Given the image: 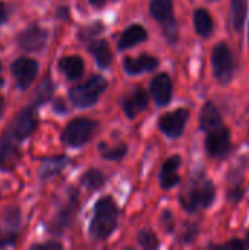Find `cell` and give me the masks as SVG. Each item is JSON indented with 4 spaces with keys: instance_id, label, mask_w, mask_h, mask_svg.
<instances>
[{
    "instance_id": "19",
    "label": "cell",
    "mask_w": 249,
    "mask_h": 250,
    "mask_svg": "<svg viewBox=\"0 0 249 250\" xmlns=\"http://www.w3.org/2000/svg\"><path fill=\"white\" fill-rule=\"evenodd\" d=\"M194 23H195V29L197 32L207 38L213 34V29H214V22L210 16V13L205 10V9H198L195 10L194 13Z\"/></svg>"
},
{
    "instance_id": "35",
    "label": "cell",
    "mask_w": 249,
    "mask_h": 250,
    "mask_svg": "<svg viewBox=\"0 0 249 250\" xmlns=\"http://www.w3.org/2000/svg\"><path fill=\"white\" fill-rule=\"evenodd\" d=\"M37 248H41V249H47V248H51V249H62V245H59V243H54V242H51V243H44V245H38Z\"/></svg>"
},
{
    "instance_id": "15",
    "label": "cell",
    "mask_w": 249,
    "mask_h": 250,
    "mask_svg": "<svg viewBox=\"0 0 249 250\" xmlns=\"http://www.w3.org/2000/svg\"><path fill=\"white\" fill-rule=\"evenodd\" d=\"M147 37H148L147 29L142 25H131L120 35L119 42H117V47H119V50L123 51L126 48H131V47H134V45L145 41Z\"/></svg>"
},
{
    "instance_id": "40",
    "label": "cell",
    "mask_w": 249,
    "mask_h": 250,
    "mask_svg": "<svg viewBox=\"0 0 249 250\" xmlns=\"http://www.w3.org/2000/svg\"><path fill=\"white\" fill-rule=\"evenodd\" d=\"M245 248H248V249H249V233L247 234V240H245Z\"/></svg>"
},
{
    "instance_id": "3",
    "label": "cell",
    "mask_w": 249,
    "mask_h": 250,
    "mask_svg": "<svg viewBox=\"0 0 249 250\" xmlns=\"http://www.w3.org/2000/svg\"><path fill=\"white\" fill-rule=\"evenodd\" d=\"M106 88L107 81L103 76L95 75L90 78L85 83L73 86L69 91V98L78 107H91L98 101V97L106 91Z\"/></svg>"
},
{
    "instance_id": "20",
    "label": "cell",
    "mask_w": 249,
    "mask_h": 250,
    "mask_svg": "<svg viewBox=\"0 0 249 250\" xmlns=\"http://www.w3.org/2000/svg\"><path fill=\"white\" fill-rule=\"evenodd\" d=\"M68 164V160L65 157H54V158H45L41 164V168H40V176L43 179H48V177H53L56 174H59L65 166Z\"/></svg>"
},
{
    "instance_id": "2",
    "label": "cell",
    "mask_w": 249,
    "mask_h": 250,
    "mask_svg": "<svg viewBox=\"0 0 249 250\" xmlns=\"http://www.w3.org/2000/svg\"><path fill=\"white\" fill-rule=\"evenodd\" d=\"M214 198L216 186L210 180H197L181 195V202L188 212H197L210 207Z\"/></svg>"
},
{
    "instance_id": "33",
    "label": "cell",
    "mask_w": 249,
    "mask_h": 250,
    "mask_svg": "<svg viewBox=\"0 0 249 250\" xmlns=\"http://www.w3.org/2000/svg\"><path fill=\"white\" fill-rule=\"evenodd\" d=\"M223 248H229V249H244V248H245V243H242V242H239V240L233 239L232 242L226 243Z\"/></svg>"
},
{
    "instance_id": "34",
    "label": "cell",
    "mask_w": 249,
    "mask_h": 250,
    "mask_svg": "<svg viewBox=\"0 0 249 250\" xmlns=\"http://www.w3.org/2000/svg\"><path fill=\"white\" fill-rule=\"evenodd\" d=\"M7 19V10H6V6L3 1H0V23L6 22Z\"/></svg>"
},
{
    "instance_id": "32",
    "label": "cell",
    "mask_w": 249,
    "mask_h": 250,
    "mask_svg": "<svg viewBox=\"0 0 249 250\" xmlns=\"http://www.w3.org/2000/svg\"><path fill=\"white\" fill-rule=\"evenodd\" d=\"M15 240H16L15 234H9V236H4V237H0V248H4L7 245H13Z\"/></svg>"
},
{
    "instance_id": "14",
    "label": "cell",
    "mask_w": 249,
    "mask_h": 250,
    "mask_svg": "<svg viewBox=\"0 0 249 250\" xmlns=\"http://www.w3.org/2000/svg\"><path fill=\"white\" fill-rule=\"evenodd\" d=\"M158 66V60L153 56L142 54L138 59L126 57L123 60V67L128 75H138L141 72H151Z\"/></svg>"
},
{
    "instance_id": "31",
    "label": "cell",
    "mask_w": 249,
    "mask_h": 250,
    "mask_svg": "<svg viewBox=\"0 0 249 250\" xmlns=\"http://www.w3.org/2000/svg\"><path fill=\"white\" fill-rule=\"evenodd\" d=\"M6 220H9V223H10V226H18L19 224V211L18 209H9L7 212H6Z\"/></svg>"
},
{
    "instance_id": "17",
    "label": "cell",
    "mask_w": 249,
    "mask_h": 250,
    "mask_svg": "<svg viewBox=\"0 0 249 250\" xmlns=\"http://www.w3.org/2000/svg\"><path fill=\"white\" fill-rule=\"evenodd\" d=\"M59 69L66 75L68 79L73 81V79H78V78L82 76V73H84V62L78 56H68V57H63L59 62Z\"/></svg>"
},
{
    "instance_id": "36",
    "label": "cell",
    "mask_w": 249,
    "mask_h": 250,
    "mask_svg": "<svg viewBox=\"0 0 249 250\" xmlns=\"http://www.w3.org/2000/svg\"><path fill=\"white\" fill-rule=\"evenodd\" d=\"M54 110H56V111H62V113L66 110V107H65V104H63V101H62V100H57V101H56V104H54Z\"/></svg>"
},
{
    "instance_id": "1",
    "label": "cell",
    "mask_w": 249,
    "mask_h": 250,
    "mask_svg": "<svg viewBox=\"0 0 249 250\" xmlns=\"http://www.w3.org/2000/svg\"><path fill=\"white\" fill-rule=\"evenodd\" d=\"M117 207L109 196L97 201L94 208V217L90 226V236L94 240L107 239L117 226Z\"/></svg>"
},
{
    "instance_id": "4",
    "label": "cell",
    "mask_w": 249,
    "mask_h": 250,
    "mask_svg": "<svg viewBox=\"0 0 249 250\" xmlns=\"http://www.w3.org/2000/svg\"><path fill=\"white\" fill-rule=\"evenodd\" d=\"M211 64H213L214 76L219 82L227 83L232 81L233 73H235V59L227 44L220 42L213 48Z\"/></svg>"
},
{
    "instance_id": "8",
    "label": "cell",
    "mask_w": 249,
    "mask_h": 250,
    "mask_svg": "<svg viewBox=\"0 0 249 250\" xmlns=\"http://www.w3.org/2000/svg\"><path fill=\"white\" fill-rule=\"evenodd\" d=\"M189 119V111L186 108H178L175 111L166 113L158 120L160 130L169 138H179Z\"/></svg>"
},
{
    "instance_id": "7",
    "label": "cell",
    "mask_w": 249,
    "mask_h": 250,
    "mask_svg": "<svg viewBox=\"0 0 249 250\" xmlns=\"http://www.w3.org/2000/svg\"><path fill=\"white\" fill-rule=\"evenodd\" d=\"M37 125V114L35 110L32 107H26L25 110H22L10 123L9 126V136L16 139V141H22L25 138H28Z\"/></svg>"
},
{
    "instance_id": "6",
    "label": "cell",
    "mask_w": 249,
    "mask_h": 250,
    "mask_svg": "<svg viewBox=\"0 0 249 250\" xmlns=\"http://www.w3.org/2000/svg\"><path fill=\"white\" fill-rule=\"evenodd\" d=\"M205 148H207V152L210 157H214V158L226 157L232 148L229 129L225 126H220L214 130L207 132Z\"/></svg>"
},
{
    "instance_id": "26",
    "label": "cell",
    "mask_w": 249,
    "mask_h": 250,
    "mask_svg": "<svg viewBox=\"0 0 249 250\" xmlns=\"http://www.w3.org/2000/svg\"><path fill=\"white\" fill-rule=\"evenodd\" d=\"M138 243L142 249L147 250H154L158 248V240L156 237L154 233H151L150 230H144L139 233L138 236Z\"/></svg>"
},
{
    "instance_id": "39",
    "label": "cell",
    "mask_w": 249,
    "mask_h": 250,
    "mask_svg": "<svg viewBox=\"0 0 249 250\" xmlns=\"http://www.w3.org/2000/svg\"><path fill=\"white\" fill-rule=\"evenodd\" d=\"M3 76H1V63H0V88H1V85H3Z\"/></svg>"
},
{
    "instance_id": "16",
    "label": "cell",
    "mask_w": 249,
    "mask_h": 250,
    "mask_svg": "<svg viewBox=\"0 0 249 250\" xmlns=\"http://www.w3.org/2000/svg\"><path fill=\"white\" fill-rule=\"evenodd\" d=\"M220 126H223L220 111L217 110V107L213 103H207L203 107L201 116H200V127H201V130H204L207 133V132L214 130V129H217Z\"/></svg>"
},
{
    "instance_id": "9",
    "label": "cell",
    "mask_w": 249,
    "mask_h": 250,
    "mask_svg": "<svg viewBox=\"0 0 249 250\" xmlns=\"http://www.w3.org/2000/svg\"><path fill=\"white\" fill-rule=\"evenodd\" d=\"M47 31L38 25H29L18 35V44L25 51H40L47 44Z\"/></svg>"
},
{
    "instance_id": "30",
    "label": "cell",
    "mask_w": 249,
    "mask_h": 250,
    "mask_svg": "<svg viewBox=\"0 0 249 250\" xmlns=\"http://www.w3.org/2000/svg\"><path fill=\"white\" fill-rule=\"evenodd\" d=\"M161 224H163V229L166 231H172L173 227H175V221H173V215L170 211H164L163 212V217H161Z\"/></svg>"
},
{
    "instance_id": "21",
    "label": "cell",
    "mask_w": 249,
    "mask_h": 250,
    "mask_svg": "<svg viewBox=\"0 0 249 250\" xmlns=\"http://www.w3.org/2000/svg\"><path fill=\"white\" fill-rule=\"evenodd\" d=\"M172 10H173L172 0H151L150 13L156 21L163 23L164 21L172 18Z\"/></svg>"
},
{
    "instance_id": "28",
    "label": "cell",
    "mask_w": 249,
    "mask_h": 250,
    "mask_svg": "<svg viewBox=\"0 0 249 250\" xmlns=\"http://www.w3.org/2000/svg\"><path fill=\"white\" fill-rule=\"evenodd\" d=\"M100 151H101L103 158H106V160H119L126 154L128 149L125 145H120L117 148H107L106 144H100Z\"/></svg>"
},
{
    "instance_id": "10",
    "label": "cell",
    "mask_w": 249,
    "mask_h": 250,
    "mask_svg": "<svg viewBox=\"0 0 249 250\" xmlns=\"http://www.w3.org/2000/svg\"><path fill=\"white\" fill-rule=\"evenodd\" d=\"M38 73V63L32 59H18L12 64V75L16 81L18 88L26 89Z\"/></svg>"
},
{
    "instance_id": "22",
    "label": "cell",
    "mask_w": 249,
    "mask_h": 250,
    "mask_svg": "<svg viewBox=\"0 0 249 250\" xmlns=\"http://www.w3.org/2000/svg\"><path fill=\"white\" fill-rule=\"evenodd\" d=\"M248 0H232V23L235 31H242L247 16Z\"/></svg>"
},
{
    "instance_id": "12",
    "label": "cell",
    "mask_w": 249,
    "mask_h": 250,
    "mask_svg": "<svg viewBox=\"0 0 249 250\" xmlns=\"http://www.w3.org/2000/svg\"><path fill=\"white\" fill-rule=\"evenodd\" d=\"M179 166H181L179 155H172L169 160H166V163L161 167V173H160V183H161L163 189L169 190L181 182V177L178 174Z\"/></svg>"
},
{
    "instance_id": "38",
    "label": "cell",
    "mask_w": 249,
    "mask_h": 250,
    "mask_svg": "<svg viewBox=\"0 0 249 250\" xmlns=\"http://www.w3.org/2000/svg\"><path fill=\"white\" fill-rule=\"evenodd\" d=\"M3 107H4V101H3V98L0 97V116H1V113H3Z\"/></svg>"
},
{
    "instance_id": "25",
    "label": "cell",
    "mask_w": 249,
    "mask_h": 250,
    "mask_svg": "<svg viewBox=\"0 0 249 250\" xmlns=\"http://www.w3.org/2000/svg\"><path fill=\"white\" fill-rule=\"evenodd\" d=\"M72 218H73V209L65 208V209L57 215V218L53 221L50 230H51L53 233H56V234H60L65 229H68V226L70 224Z\"/></svg>"
},
{
    "instance_id": "5",
    "label": "cell",
    "mask_w": 249,
    "mask_h": 250,
    "mask_svg": "<svg viewBox=\"0 0 249 250\" xmlns=\"http://www.w3.org/2000/svg\"><path fill=\"white\" fill-rule=\"evenodd\" d=\"M95 129H97V122L94 120H90L85 117L73 119L63 130L62 141L68 146H72V148L82 146L91 139Z\"/></svg>"
},
{
    "instance_id": "13",
    "label": "cell",
    "mask_w": 249,
    "mask_h": 250,
    "mask_svg": "<svg viewBox=\"0 0 249 250\" xmlns=\"http://www.w3.org/2000/svg\"><path fill=\"white\" fill-rule=\"evenodd\" d=\"M148 94L142 88H136L129 97H126L122 103L123 110L129 119H134L138 113L144 111L148 105Z\"/></svg>"
},
{
    "instance_id": "29",
    "label": "cell",
    "mask_w": 249,
    "mask_h": 250,
    "mask_svg": "<svg viewBox=\"0 0 249 250\" xmlns=\"http://www.w3.org/2000/svg\"><path fill=\"white\" fill-rule=\"evenodd\" d=\"M163 26H164V32L169 38V41L175 42L176 41V37H178V25H176V21L175 18H169L167 21L163 22Z\"/></svg>"
},
{
    "instance_id": "11",
    "label": "cell",
    "mask_w": 249,
    "mask_h": 250,
    "mask_svg": "<svg viewBox=\"0 0 249 250\" xmlns=\"http://www.w3.org/2000/svg\"><path fill=\"white\" fill-rule=\"evenodd\" d=\"M172 79L167 73H158L151 81V94L157 105H167L172 100Z\"/></svg>"
},
{
    "instance_id": "27",
    "label": "cell",
    "mask_w": 249,
    "mask_h": 250,
    "mask_svg": "<svg viewBox=\"0 0 249 250\" xmlns=\"http://www.w3.org/2000/svg\"><path fill=\"white\" fill-rule=\"evenodd\" d=\"M18 154V149L13 144L1 141L0 142V166L7 164L10 160H13Z\"/></svg>"
},
{
    "instance_id": "37",
    "label": "cell",
    "mask_w": 249,
    "mask_h": 250,
    "mask_svg": "<svg viewBox=\"0 0 249 250\" xmlns=\"http://www.w3.org/2000/svg\"><path fill=\"white\" fill-rule=\"evenodd\" d=\"M90 3H91L94 7H103L104 3H106V0H90Z\"/></svg>"
},
{
    "instance_id": "23",
    "label": "cell",
    "mask_w": 249,
    "mask_h": 250,
    "mask_svg": "<svg viewBox=\"0 0 249 250\" xmlns=\"http://www.w3.org/2000/svg\"><path fill=\"white\" fill-rule=\"evenodd\" d=\"M81 182H82V185H84L87 189L94 190V189H98V188H101V186L104 185L106 177H104V174H103L101 171L92 168V170H88V171L84 173Z\"/></svg>"
},
{
    "instance_id": "24",
    "label": "cell",
    "mask_w": 249,
    "mask_h": 250,
    "mask_svg": "<svg viewBox=\"0 0 249 250\" xmlns=\"http://www.w3.org/2000/svg\"><path fill=\"white\" fill-rule=\"evenodd\" d=\"M53 91H54V83L51 82V79L48 76H45L41 81V83H40V86L37 88V92H35V101H37V104L47 103L51 98Z\"/></svg>"
},
{
    "instance_id": "18",
    "label": "cell",
    "mask_w": 249,
    "mask_h": 250,
    "mask_svg": "<svg viewBox=\"0 0 249 250\" xmlns=\"http://www.w3.org/2000/svg\"><path fill=\"white\" fill-rule=\"evenodd\" d=\"M88 50L95 57V60H97L100 67H109L110 66V63H112V51H110V47H109L107 41H104V40H94L88 45Z\"/></svg>"
}]
</instances>
